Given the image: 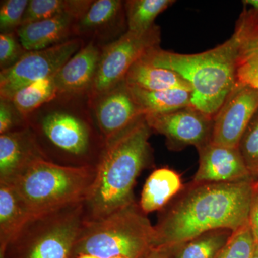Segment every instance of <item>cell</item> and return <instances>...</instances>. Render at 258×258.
<instances>
[{"mask_svg": "<svg viewBox=\"0 0 258 258\" xmlns=\"http://www.w3.org/2000/svg\"><path fill=\"white\" fill-rule=\"evenodd\" d=\"M254 181L191 182L160 210L154 248H169L218 229L235 232L248 224Z\"/></svg>", "mask_w": 258, "mask_h": 258, "instance_id": "6da1fadb", "label": "cell"}, {"mask_svg": "<svg viewBox=\"0 0 258 258\" xmlns=\"http://www.w3.org/2000/svg\"><path fill=\"white\" fill-rule=\"evenodd\" d=\"M88 95L58 94L26 117L45 160L96 168L106 142L95 121Z\"/></svg>", "mask_w": 258, "mask_h": 258, "instance_id": "7a4b0ae2", "label": "cell"}, {"mask_svg": "<svg viewBox=\"0 0 258 258\" xmlns=\"http://www.w3.org/2000/svg\"><path fill=\"white\" fill-rule=\"evenodd\" d=\"M152 134L144 116L107 142L96 166L94 181L83 201L85 222L98 221L135 203L137 178L153 165L149 142Z\"/></svg>", "mask_w": 258, "mask_h": 258, "instance_id": "3957f363", "label": "cell"}, {"mask_svg": "<svg viewBox=\"0 0 258 258\" xmlns=\"http://www.w3.org/2000/svg\"><path fill=\"white\" fill-rule=\"evenodd\" d=\"M237 46L233 37L197 54H180L154 47L141 58L156 67L171 70L189 83L191 106L214 118L237 83Z\"/></svg>", "mask_w": 258, "mask_h": 258, "instance_id": "277c9868", "label": "cell"}, {"mask_svg": "<svg viewBox=\"0 0 258 258\" xmlns=\"http://www.w3.org/2000/svg\"><path fill=\"white\" fill-rule=\"evenodd\" d=\"M154 227L137 202L105 218L85 222L73 252L99 258H144L154 248Z\"/></svg>", "mask_w": 258, "mask_h": 258, "instance_id": "5b68a950", "label": "cell"}, {"mask_svg": "<svg viewBox=\"0 0 258 258\" xmlns=\"http://www.w3.org/2000/svg\"><path fill=\"white\" fill-rule=\"evenodd\" d=\"M84 224L83 201L32 215L0 250V258H73Z\"/></svg>", "mask_w": 258, "mask_h": 258, "instance_id": "8992f818", "label": "cell"}, {"mask_svg": "<svg viewBox=\"0 0 258 258\" xmlns=\"http://www.w3.org/2000/svg\"><path fill=\"white\" fill-rule=\"evenodd\" d=\"M96 174V168L69 167L40 159L8 183L35 215L84 201Z\"/></svg>", "mask_w": 258, "mask_h": 258, "instance_id": "52a82bcc", "label": "cell"}, {"mask_svg": "<svg viewBox=\"0 0 258 258\" xmlns=\"http://www.w3.org/2000/svg\"><path fill=\"white\" fill-rule=\"evenodd\" d=\"M160 42V28L154 25L141 33L127 30L115 40L103 45L96 79L88 95L90 99L125 81L131 68L148 51L159 47Z\"/></svg>", "mask_w": 258, "mask_h": 258, "instance_id": "ba28073f", "label": "cell"}, {"mask_svg": "<svg viewBox=\"0 0 258 258\" xmlns=\"http://www.w3.org/2000/svg\"><path fill=\"white\" fill-rule=\"evenodd\" d=\"M85 44L76 37L43 50L27 52L13 67L1 71L0 98L10 100L22 88L55 76Z\"/></svg>", "mask_w": 258, "mask_h": 258, "instance_id": "9c48e42d", "label": "cell"}, {"mask_svg": "<svg viewBox=\"0 0 258 258\" xmlns=\"http://www.w3.org/2000/svg\"><path fill=\"white\" fill-rule=\"evenodd\" d=\"M145 119L152 132L165 137L171 150L180 151L188 146L198 149L211 142L213 118L192 106L145 115Z\"/></svg>", "mask_w": 258, "mask_h": 258, "instance_id": "30bf717a", "label": "cell"}, {"mask_svg": "<svg viewBox=\"0 0 258 258\" xmlns=\"http://www.w3.org/2000/svg\"><path fill=\"white\" fill-rule=\"evenodd\" d=\"M258 111V90L236 83L214 117L212 143L237 148L241 137Z\"/></svg>", "mask_w": 258, "mask_h": 258, "instance_id": "8fae6325", "label": "cell"}, {"mask_svg": "<svg viewBox=\"0 0 258 258\" xmlns=\"http://www.w3.org/2000/svg\"><path fill=\"white\" fill-rule=\"evenodd\" d=\"M89 100L95 121L106 143L145 116L125 81Z\"/></svg>", "mask_w": 258, "mask_h": 258, "instance_id": "7c38bea8", "label": "cell"}, {"mask_svg": "<svg viewBox=\"0 0 258 258\" xmlns=\"http://www.w3.org/2000/svg\"><path fill=\"white\" fill-rule=\"evenodd\" d=\"M199 167L193 183H235L254 181L238 148L210 142L198 149Z\"/></svg>", "mask_w": 258, "mask_h": 258, "instance_id": "4fadbf2b", "label": "cell"}, {"mask_svg": "<svg viewBox=\"0 0 258 258\" xmlns=\"http://www.w3.org/2000/svg\"><path fill=\"white\" fill-rule=\"evenodd\" d=\"M126 24L124 2L96 0L75 25V37L97 44L119 35ZM100 45V44H99Z\"/></svg>", "mask_w": 258, "mask_h": 258, "instance_id": "5bb4252c", "label": "cell"}, {"mask_svg": "<svg viewBox=\"0 0 258 258\" xmlns=\"http://www.w3.org/2000/svg\"><path fill=\"white\" fill-rule=\"evenodd\" d=\"M232 37L237 46V83L258 90V12L245 6Z\"/></svg>", "mask_w": 258, "mask_h": 258, "instance_id": "9a60e30c", "label": "cell"}, {"mask_svg": "<svg viewBox=\"0 0 258 258\" xmlns=\"http://www.w3.org/2000/svg\"><path fill=\"white\" fill-rule=\"evenodd\" d=\"M102 46L89 41L55 75L58 94H89L96 79Z\"/></svg>", "mask_w": 258, "mask_h": 258, "instance_id": "2e32d148", "label": "cell"}, {"mask_svg": "<svg viewBox=\"0 0 258 258\" xmlns=\"http://www.w3.org/2000/svg\"><path fill=\"white\" fill-rule=\"evenodd\" d=\"M40 159L44 157L28 127L0 134V182H10Z\"/></svg>", "mask_w": 258, "mask_h": 258, "instance_id": "e0dca14e", "label": "cell"}, {"mask_svg": "<svg viewBox=\"0 0 258 258\" xmlns=\"http://www.w3.org/2000/svg\"><path fill=\"white\" fill-rule=\"evenodd\" d=\"M79 19L70 13L21 25L17 30L19 40L25 50H43L76 38L74 28Z\"/></svg>", "mask_w": 258, "mask_h": 258, "instance_id": "ac0fdd59", "label": "cell"}, {"mask_svg": "<svg viewBox=\"0 0 258 258\" xmlns=\"http://www.w3.org/2000/svg\"><path fill=\"white\" fill-rule=\"evenodd\" d=\"M183 188L181 176L176 171L159 168L153 171L146 181L139 206L146 215L161 210Z\"/></svg>", "mask_w": 258, "mask_h": 258, "instance_id": "d6986e66", "label": "cell"}, {"mask_svg": "<svg viewBox=\"0 0 258 258\" xmlns=\"http://www.w3.org/2000/svg\"><path fill=\"white\" fill-rule=\"evenodd\" d=\"M125 81L128 86L146 91L181 89L190 92L192 91L189 83L177 73L171 70L156 67L141 59L129 70Z\"/></svg>", "mask_w": 258, "mask_h": 258, "instance_id": "ffe728a7", "label": "cell"}, {"mask_svg": "<svg viewBox=\"0 0 258 258\" xmlns=\"http://www.w3.org/2000/svg\"><path fill=\"white\" fill-rule=\"evenodd\" d=\"M32 215L13 185L0 182V250Z\"/></svg>", "mask_w": 258, "mask_h": 258, "instance_id": "44dd1931", "label": "cell"}, {"mask_svg": "<svg viewBox=\"0 0 258 258\" xmlns=\"http://www.w3.org/2000/svg\"><path fill=\"white\" fill-rule=\"evenodd\" d=\"M128 87L134 101L145 115L165 113L191 106V92L185 90L150 91Z\"/></svg>", "mask_w": 258, "mask_h": 258, "instance_id": "7402d4cb", "label": "cell"}, {"mask_svg": "<svg viewBox=\"0 0 258 258\" xmlns=\"http://www.w3.org/2000/svg\"><path fill=\"white\" fill-rule=\"evenodd\" d=\"M233 231L218 229L208 231L173 247L166 248L170 258H215L230 240Z\"/></svg>", "mask_w": 258, "mask_h": 258, "instance_id": "603a6c76", "label": "cell"}, {"mask_svg": "<svg viewBox=\"0 0 258 258\" xmlns=\"http://www.w3.org/2000/svg\"><path fill=\"white\" fill-rule=\"evenodd\" d=\"M88 0H30L24 15L22 25L46 20L70 13L79 19L89 8Z\"/></svg>", "mask_w": 258, "mask_h": 258, "instance_id": "cb8c5ba5", "label": "cell"}, {"mask_svg": "<svg viewBox=\"0 0 258 258\" xmlns=\"http://www.w3.org/2000/svg\"><path fill=\"white\" fill-rule=\"evenodd\" d=\"M174 0H128L124 2L128 31L147 32L155 24L158 15L174 4Z\"/></svg>", "mask_w": 258, "mask_h": 258, "instance_id": "d4e9b609", "label": "cell"}, {"mask_svg": "<svg viewBox=\"0 0 258 258\" xmlns=\"http://www.w3.org/2000/svg\"><path fill=\"white\" fill-rule=\"evenodd\" d=\"M54 76L29 84L12 97L10 101L25 118L58 95Z\"/></svg>", "mask_w": 258, "mask_h": 258, "instance_id": "484cf974", "label": "cell"}, {"mask_svg": "<svg viewBox=\"0 0 258 258\" xmlns=\"http://www.w3.org/2000/svg\"><path fill=\"white\" fill-rule=\"evenodd\" d=\"M246 167L254 181L258 180V111L252 117L238 144Z\"/></svg>", "mask_w": 258, "mask_h": 258, "instance_id": "4316f807", "label": "cell"}, {"mask_svg": "<svg viewBox=\"0 0 258 258\" xmlns=\"http://www.w3.org/2000/svg\"><path fill=\"white\" fill-rule=\"evenodd\" d=\"M256 244L249 224L233 232L215 258H252Z\"/></svg>", "mask_w": 258, "mask_h": 258, "instance_id": "83f0119b", "label": "cell"}, {"mask_svg": "<svg viewBox=\"0 0 258 258\" xmlns=\"http://www.w3.org/2000/svg\"><path fill=\"white\" fill-rule=\"evenodd\" d=\"M28 0H4L0 4L1 32H16L22 25Z\"/></svg>", "mask_w": 258, "mask_h": 258, "instance_id": "f1b7e54d", "label": "cell"}, {"mask_svg": "<svg viewBox=\"0 0 258 258\" xmlns=\"http://www.w3.org/2000/svg\"><path fill=\"white\" fill-rule=\"evenodd\" d=\"M28 51L22 46L16 32L0 34V68L1 71L16 64Z\"/></svg>", "mask_w": 258, "mask_h": 258, "instance_id": "f546056e", "label": "cell"}, {"mask_svg": "<svg viewBox=\"0 0 258 258\" xmlns=\"http://www.w3.org/2000/svg\"><path fill=\"white\" fill-rule=\"evenodd\" d=\"M26 118L10 100L0 98V134L27 128Z\"/></svg>", "mask_w": 258, "mask_h": 258, "instance_id": "4dcf8cb0", "label": "cell"}, {"mask_svg": "<svg viewBox=\"0 0 258 258\" xmlns=\"http://www.w3.org/2000/svg\"><path fill=\"white\" fill-rule=\"evenodd\" d=\"M248 224L253 235L254 242L258 245V180L254 182Z\"/></svg>", "mask_w": 258, "mask_h": 258, "instance_id": "1f68e13d", "label": "cell"}, {"mask_svg": "<svg viewBox=\"0 0 258 258\" xmlns=\"http://www.w3.org/2000/svg\"><path fill=\"white\" fill-rule=\"evenodd\" d=\"M144 258H170V255L167 249L154 248Z\"/></svg>", "mask_w": 258, "mask_h": 258, "instance_id": "d6a6232c", "label": "cell"}, {"mask_svg": "<svg viewBox=\"0 0 258 258\" xmlns=\"http://www.w3.org/2000/svg\"><path fill=\"white\" fill-rule=\"evenodd\" d=\"M244 5L258 12V0H245Z\"/></svg>", "mask_w": 258, "mask_h": 258, "instance_id": "836d02e7", "label": "cell"}, {"mask_svg": "<svg viewBox=\"0 0 258 258\" xmlns=\"http://www.w3.org/2000/svg\"><path fill=\"white\" fill-rule=\"evenodd\" d=\"M76 258H99L96 256L91 255V254H81L78 255Z\"/></svg>", "mask_w": 258, "mask_h": 258, "instance_id": "e575fe53", "label": "cell"}, {"mask_svg": "<svg viewBox=\"0 0 258 258\" xmlns=\"http://www.w3.org/2000/svg\"><path fill=\"white\" fill-rule=\"evenodd\" d=\"M252 258H258V245L256 244L255 249H254V253L252 254Z\"/></svg>", "mask_w": 258, "mask_h": 258, "instance_id": "d590c367", "label": "cell"}, {"mask_svg": "<svg viewBox=\"0 0 258 258\" xmlns=\"http://www.w3.org/2000/svg\"><path fill=\"white\" fill-rule=\"evenodd\" d=\"M113 258H125V257H113Z\"/></svg>", "mask_w": 258, "mask_h": 258, "instance_id": "8d00e7d4", "label": "cell"}]
</instances>
